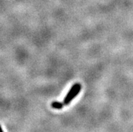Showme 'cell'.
<instances>
[{
    "label": "cell",
    "mask_w": 133,
    "mask_h": 132,
    "mask_svg": "<svg viewBox=\"0 0 133 132\" xmlns=\"http://www.w3.org/2000/svg\"><path fill=\"white\" fill-rule=\"evenodd\" d=\"M81 88H82V86H81V84H79V83H75L71 87L69 92H68L66 96L64 98V102H63L64 105H68L72 102V100L79 94V92H81Z\"/></svg>",
    "instance_id": "1"
},
{
    "label": "cell",
    "mask_w": 133,
    "mask_h": 132,
    "mask_svg": "<svg viewBox=\"0 0 133 132\" xmlns=\"http://www.w3.org/2000/svg\"><path fill=\"white\" fill-rule=\"evenodd\" d=\"M51 105V107H52V108H54V109H62L63 107H64V105L62 102H56V101H55V102H53Z\"/></svg>",
    "instance_id": "2"
},
{
    "label": "cell",
    "mask_w": 133,
    "mask_h": 132,
    "mask_svg": "<svg viewBox=\"0 0 133 132\" xmlns=\"http://www.w3.org/2000/svg\"><path fill=\"white\" fill-rule=\"evenodd\" d=\"M3 131V129H2V127H1V126H0V132H2Z\"/></svg>",
    "instance_id": "3"
}]
</instances>
